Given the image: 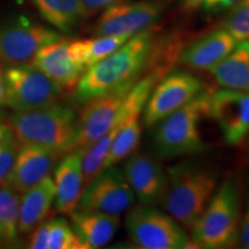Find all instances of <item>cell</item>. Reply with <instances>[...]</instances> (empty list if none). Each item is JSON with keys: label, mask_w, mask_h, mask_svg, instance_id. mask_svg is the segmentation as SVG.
Returning <instances> with one entry per match:
<instances>
[{"label": "cell", "mask_w": 249, "mask_h": 249, "mask_svg": "<svg viewBox=\"0 0 249 249\" xmlns=\"http://www.w3.org/2000/svg\"><path fill=\"white\" fill-rule=\"evenodd\" d=\"M152 34L149 29L130 37L113 53L87 68L77 83L74 99L85 104L127 83L138 81L150 60Z\"/></svg>", "instance_id": "1"}, {"label": "cell", "mask_w": 249, "mask_h": 249, "mask_svg": "<svg viewBox=\"0 0 249 249\" xmlns=\"http://www.w3.org/2000/svg\"><path fill=\"white\" fill-rule=\"evenodd\" d=\"M164 210L180 225L191 230L217 189L214 171L203 165L183 161L167 169Z\"/></svg>", "instance_id": "2"}, {"label": "cell", "mask_w": 249, "mask_h": 249, "mask_svg": "<svg viewBox=\"0 0 249 249\" xmlns=\"http://www.w3.org/2000/svg\"><path fill=\"white\" fill-rule=\"evenodd\" d=\"M211 95V90L204 89L193 101L156 124L152 140L158 158L172 160L204 150L200 124L202 118L209 114Z\"/></svg>", "instance_id": "3"}, {"label": "cell", "mask_w": 249, "mask_h": 249, "mask_svg": "<svg viewBox=\"0 0 249 249\" xmlns=\"http://www.w3.org/2000/svg\"><path fill=\"white\" fill-rule=\"evenodd\" d=\"M77 116L61 104L15 111L8 118L12 132L21 144H35L67 154L76 130Z\"/></svg>", "instance_id": "4"}, {"label": "cell", "mask_w": 249, "mask_h": 249, "mask_svg": "<svg viewBox=\"0 0 249 249\" xmlns=\"http://www.w3.org/2000/svg\"><path fill=\"white\" fill-rule=\"evenodd\" d=\"M240 194L234 177L216 189L203 213L192 226V240L200 248H226L239 238Z\"/></svg>", "instance_id": "5"}, {"label": "cell", "mask_w": 249, "mask_h": 249, "mask_svg": "<svg viewBox=\"0 0 249 249\" xmlns=\"http://www.w3.org/2000/svg\"><path fill=\"white\" fill-rule=\"evenodd\" d=\"M129 238L143 249H181L189 241L183 226L169 213L149 205H136L124 220Z\"/></svg>", "instance_id": "6"}, {"label": "cell", "mask_w": 249, "mask_h": 249, "mask_svg": "<svg viewBox=\"0 0 249 249\" xmlns=\"http://www.w3.org/2000/svg\"><path fill=\"white\" fill-rule=\"evenodd\" d=\"M4 79L6 107L14 111L35 110L54 104L64 90L31 64L7 66Z\"/></svg>", "instance_id": "7"}, {"label": "cell", "mask_w": 249, "mask_h": 249, "mask_svg": "<svg viewBox=\"0 0 249 249\" xmlns=\"http://www.w3.org/2000/svg\"><path fill=\"white\" fill-rule=\"evenodd\" d=\"M160 77V71L148 74L142 80L136 81L135 85L132 87L130 91L124 99L120 114L113 124V126L108 129L107 134L97 140L93 144L82 150V173H83V189L95 179V177L103 170L105 158L110 151L112 143L119 133L124 121L129 117L133 111L138 108H144L149 96L158 82Z\"/></svg>", "instance_id": "8"}, {"label": "cell", "mask_w": 249, "mask_h": 249, "mask_svg": "<svg viewBox=\"0 0 249 249\" xmlns=\"http://www.w3.org/2000/svg\"><path fill=\"white\" fill-rule=\"evenodd\" d=\"M135 82L127 83L85 103V108L77 117L75 135L68 152L90 147L108 132L119 117L124 99Z\"/></svg>", "instance_id": "9"}, {"label": "cell", "mask_w": 249, "mask_h": 249, "mask_svg": "<svg viewBox=\"0 0 249 249\" xmlns=\"http://www.w3.org/2000/svg\"><path fill=\"white\" fill-rule=\"evenodd\" d=\"M60 39L55 31L20 17L0 27V62L6 66L31 64L43 46Z\"/></svg>", "instance_id": "10"}, {"label": "cell", "mask_w": 249, "mask_h": 249, "mask_svg": "<svg viewBox=\"0 0 249 249\" xmlns=\"http://www.w3.org/2000/svg\"><path fill=\"white\" fill-rule=\"evenodd\" d=\"M204 90L203 83L187 71L170 74L156 83L143 108V124L155 127L158 123L193 101Z\"/></svg>", "instance_id": "11"}, {"label": "cell", "mask_w": 249, "mask_h": 249, "mask_svg": "<svg viewBox=\"0 0 249 249\" xmlns=\"http://www.w3.org/2000/svg\"><path fill=\"white\" fill-rule=\"evenodd\" d=\"M135 198L124 171L114 165L102 170L83 189L77 209L120 214L132 207Z\"/></svg>", "instance_id": "12"}, {"label": "cell", "mask_w": 249, "mask_h": 249, "mask_svg": "<svg viewBox=\"0 0 249 249\" xmlns=\"http://www.w3.org/2000/svg\"><path fill=\"white\" fill-rule=\"evenodd\" d=\"M165 7L163 0L123 1L104 9L95 26V35L134 36L157 22Z\"/></svg>", "instance_id": "13"}, {"label": "cell", "mask_w": 249, "mask_h": 249, "mask_svg": "<svg viewBox=\"0 0 249 249\" xmlns=\"http://www.w3.org/2000/svg\"><path fill=\"white\" fill-rule=\"evenodd\" d=\"M209 116L229 144L238 145L249 134V92L225 89L213 92Z\"/></svg>", "instance_id": "14"}, {"label": "cell", "mask_w": 249, "mask_h": 249, "mask_svg": "<svg viewBox=\"0 0 249 249\" xmlns=\"http://www.w3.org/2000/svg\"><path fill=\"white\" fill-rule=\"evenodd\" d=\"M123 171L140 203L149 207L163 205L167 177L160 161L149 155L133 152L126 158Z\"/></svg>", "instance_id": "15"}, {"label": "cell", "mask_w": 249, "mask_h": 249, "mask_svg": "<svg viewBox=\"0 0 249 249\" xmlns=\"http://www.w3.org/2000/svg\"><path fill=\"white\" fill-rule=\"evenodd\" d=\"M60 155L42 145L21 144L7 186L23 194L50 176Z\"/></svg>", "instance_id": "16"}, {"label": "cell", "mask_w": 249, "mask_h": 249, "mask_svg": "<svg viewBox=\"0 0 249 249\" xmlns=\"http://www.w3.org/2000/svg\"><path fill=\"white\" fill-rule=\"evenodd\" d=\"M70 43L64 38L43 46L34 57L31 65L42 71L62 89L74 90L86 68L73 60L68 53Z\"/></svg>", "instance_id": "17"}, {"label": "cell", "mask_w": 249, "mask_h": 249, "mask_svg": "<svg viewBox=\"0 0 249 249\" xmlns=\"http://www.w3.org/2000/svg\"><path fill=\"white\" fill-rule=\"evenodd\" d=\"M54 208L58 213L70 214L77 209L83 192L82 150L68 152L54 171Z\"/></svg>", "instance_id": "18"}, {"label": "cell", "mask_w": 249, "mask_h": 249, "mask_svg": "<svg viewBox=\"0 0 249 249\" xmlns=\"http://www.w3.org/2000/svg\"><path fill=\"white\" fill-rule=\"evenodd\" d=\"M236 44L234 37L224 28L213 30L187 46L180 54L179 61L192 70L209 71L232 52Z\"/></svg>", "instance_id": "19"}, {"label": "cell", "mask_w": 249, "mask_h": 249, "mask_svg": "<svg viewBox=\"0 0 249 249\" xmlns=\"http://www.w3.org/2000/svg\"><path fill=\"white\" fill-rule=\"evenodd\" d=\"M70 216L74 232L89 249L107 245L120 227L119 214L76 209Z\"/></svg>", "instance_id": "20"}, {"label": "cell", "mask_w": 249, "mask_h": 249, "mask_svg": "<svg viewBox=\"0 0 249 249\" xmlns=\"http://www.w3.org/2000/svg\"><path fill=\"white\" fill-rule=\"evenodd\" d=\"M54 198V181L50 176L24 192L21 197L18 213V234H27L44 222L51 210Z\"/></svg>", "instance_id": "21"}, {"label": "cell", "mask_w": 249, "mask_h": 249, "mask_svg": "<svg viewBox=\"0 0 249 249\" xmlns=\"http://www.w3.org/2000/svg\"><path fill=\"white\" fill-rule=\"evenodd\" d=\"M209 71L223 88L249 92V42H238Z\"/></svg>", "instance_id": "22"}, {"label": "cell", "mask_w": 249, "mask_h": 249, "mask_svg": "<svg viewBox=\"0 0 249 249\" xmlns=\"http://www.w3.org/2000/svg\"><path fill=\"white\" fill-rule=\"evenodd\" d=\"M129 38L130 36L126 35H104L75 40L68 44V53L73 60L87 70L113 53Z\"/></svg>", "instance_id": "23"}, {"label": "cell", "mask_w": 249, "mask_h": 249, "mask_svg": "<svg viewBox=\"0 0 249 249\" xmlns=\"http://www.w3.org/2000/svg\"><path fill=\"white\" fill-rule=\"evenodd\" d=\"M40 15L60 31H71L85 18L83 0H34Z\"/></svg>", "instance_id": "24"}, {"label": "cell", "mask_w": 249, "mask_h": 249, "mask_svg": "<svg viewBox=\"0 0 249 249\" xmlns=\"http://www.w3.org/2000/svg\"><path fill=\"white\" fill-rule=\"evenodd\" d=\"M142 111L143 108H138V110L133 111L124 121V126L121 127L119 133L114 139L110 151L105 158L103 170L114 166L119 161L126 160L128 156L135 152L138 149L142 132L141 120H140Z\"/></svg>", "instance_id": "25"}, {"label": "cell", "mask_w": 249, "mask_h": 249, "mask_svg": "<svg viewBox=\"0 0 249 249\" xmlns=\"http://www.w3.org/2000/svg\"><path fill=\"white\" fill-rule=\"evenodd\" d=\"M20 193L9 186L0 187V230L2 241L11 245L18 242Z\"/></svg>", "instance_id": "26"}, {"label": "cell", "mask_w": 249, "mask_h": 249, "mask_svg": "<svg viewBox=\"0 0 249 249\" xmlns=\"http://www.w3.org/2000/svg\"><path fill=\"white\" fill-rule=\"evenodd\" d=\"M46 249H89L64 218L51 219Z\"/></svg>", "instance_id": "27"}, {"label": "cell", "mask_w": 249, "mask_h": 249, "mask_svg": "<svg viewBox=\"0 0 249 249\" xmlns=\"http://www.w3.org/2000/svg\"><path fill=\"white\" fill-rule=\"evenodd\" d=\"M236 42H249V0H238L223 22Z\"/></svg>", "instance_id": "28"}, {"label": "cell", "mask_w": 249, "mask_h": 249, "mask_svg": "<svg viewBox=\"0 0 249 249\" xmlns=\"http://www.w3.org/2000/svg\"><path fill=\"white\" fill-rule=\"evenodd\" d=\"M20 147L21 143L18 141L14 134L0 143V187L7 186Z\"/></svg>", "instance_id": "29"}, {"label": "cell", "mask_w": 249, "mask_h": 249, "mask_svg": "<svg viewBox=\"0 0 249 249\" xmlns=\"http://www.w3.org/2000/svg\"><path fill=\"white\" fill-rule=\"evenodd\" d=\"M51 226V219L44 220L33 230V234L30 235L29 248L31 249H46L48 248V238Z\"/></svg>", "instance_id": "30"}, {"label": "cell", "mask_w": 249, "mask_h": 249, "mask_svg": "<svg viewBox=\"0 0 249 249\" xmlns=\"http://www.w3.org/2000/svg\"><path fill=\"white\" fill-rule=\"evenodd\" d=\"M127 1V0H83V7H85V18L92 17L98 12L104 11L108 6H112L118 2Z\"/></svg>", "instance_id": "31"}, {"label": "cell", "mask_w": 249, "mask_h": 249, "mask_svg": "<svg viewBox=\"0 0 249 249\" xmlns=\"http://www.w3.org/2000/svg\"><path fill=\"white\" fill-rule=\"evenodd\" d=\"M238 0H203L202 5L209 13H219L225 9L232 7Z\"/></svg>", "instance_id": "32"}, {"label": "cell", "mask_w": 249, "mask_h": 249, "mask_svg": "<svg viewBox=\"0 0 249 249\" xmlns=\"http://www.w3.org/2000/svg\"><path fill=\"white\" fill-rule=\"evenodd\" d=\"M239 238H240L242 247L249 249V191H248L247 204H246L244 219H242L240 231H239Z\"/></svg>", "instance_id": "33"}, {"label": "cell", "mask_w": 249, "mask_h": 249, "mask_svg": "<svg viewBox=\"0 0 249 249\" xmlns=\"http://www.w3.org/2000/svg\"><path fill=\"white\" fill-rule=\"evenodd\" d=\"M0 107H6V87L4 79V68L0 62Z\"/></svg>", "instance_id": "34"}, {"label": "cell", "mask_w": 249, "mask_h": 249, "mask_svg": "<svg viewBox=\"0 0 249 249\" xmlns=\"http://www.w3.org/2000/svg\"><path fill=\"white\" fill-rule=\"evenodd\" d=\"M181 7L187 12H192L197 9L203 2V0H179Z\"/></svg>", "instance_id": "35"}, {"label": "cell", "mask_w": 249, "mask_h": 249, "mask_svg": "<svg viewBox=\"0 0 249 249\" xmlns=\"http://www.w3.org/2000/svg\"><path fill=\"white\" fill-rule=\"evenodd\" d=\"M13 132H12L11 126L6 123H0V143L4 141L5 139H7L9 135H12Z\"/></svg>", "instance_id": "36"}, {"label": "cell", "mask_w": 249, "mask_h": 249, "mask_svg": "<svg viewBox=\"0 0 249 249\" xmlns=\"http://www.w3.org/2000/svg\"><path fill=\"white\" fill-rule=\"evenodd\" d=\"M4 111H2L1 110V107H0V121H1L2 120V118H4Z\"/></svg>", "instance_id": "37"}, {"label": "cell", "mask_w": 249, "mask_h": 249, "mask_svg": "<svg viewBox=\"0 0 249 249\" xmlns=\"http://www.w3.org/2000/svg\"><path fill=\"white\" fill-rule=\"evenodd\" d=\"M2 241V233H1V230H0V244H1Z\"/></svg>", "instance_id": "38"}, {"label": "cell", "mask_w": 249, "mask_h": 249, "mask_svg": "<svg viewBox=\"0 0 249 249\" xmlns=\"http://www.w3.org/2000/svg\"><path fill=\"white\" fill-rule=\"evenodd\" d=\"M248 158H249V154H248Z\"/></svg>", "instance_id": "39"}, {"label": "cell", "mask_w": 249, "mask_h": 249, "mask_svg": "<svg viewBox=\"0 0 249 249\" xmlns=\"http://www.w3.org/2000/svg\"><path fill=\"white\" fill-rule=\"evenodd\" d=\"M248 135H249V134H248Z\"/></svg>", "instance_id": "40"}]
</instances>
